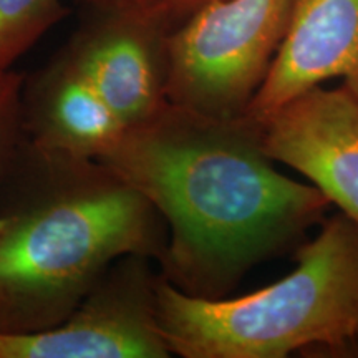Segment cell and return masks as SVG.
Returning a JSON list of instances; mask_svg holds the SVG:
<instances>
[{
  "instance_id": "6da1fadb",
  "label": "cell",
  "mask_w": 358,
  "mask_h": 358,
  "mask_svg": "<svg viewBox=\"0 0 358 358\" xmlns=\"http://www.w3.org/2000/svg\"><path fill=\"white\" fill-rule=\"evenodd\" d=\"M98 161L164 219L159 275L191 297H226L254 266L301 243L330 206L274 166L248 115L216 118L166 101Z\"/></svg>"
},
{
  "instance_id": "7a4b0ae2",
  "label": "cell",
  "mask_w": 358,
  "mask_h": 358,
  "mask_svg": "<svg viewBox=\"0 0 358 358\" xmlns=\"http://www.w3.org/2000/svg\"><path fill=\"white\" fill-rule=\"evenodd\" d=\"M166 243L155 206L110 168L24 138L0 179V334L57 327L111 264L159 261Z\"/></svg>"
},
{
  "instance_id": "3957f363",
  "label": "cell",
  "mask_w": 358,
  "mask_h": 358,
  "mask_svg": "<svg viewBox=\"0 0 358 358\" xmlns=\"http://www.w3.org/2000/svg\"><path fill=\"white\" fill-rule=\"evenodd\" d=\"M159 334L182 358H284L358 340V227L345 214L322 221L284 279L236 299L186 295L159 275Z\"/></svg>"
},
{
  "instance_id": "277c9868",
  "label": "cell",
  "mask_w": 358,
  "mask_h": 358,
  "mask_svg": "<svg viewBox=\"0 0 358 358\" xmlns=\"http://www.w3.org/2000/svg\"><path fill=\"white\" fill-rule=\"evenodd\" d=\"M292 0H213L168 37L166 100L216 118L244 115L287 29Z\"/></svg>"
},
{
  "instance_id": "5b68a950",
  "label": "cell",
  "mask_w": 358,
  "mask_h": 358,
  "mask_svg": "<svg viewBox=\"0 0 358 358\" xmlns=\"http://www.w3.org/2000/svg\"><path fill=\"white\" fill-rule=\"evenodd\" d=\"M145 256L120 257L78 307L52 329L0 334V358H168L159 334V272Z\"/></svg>"
},
{
  "instance_id": "8992f818",
  "label": "cell",
  "mask_w": 358,
  "mask_h": 358,
  "mask_svg": "<svg viewBox=\"0 0 358 358\" xmlns=\"http://www.w3.org/2000/svg\"><path fill=\"white\" fill-rule=\"evenodd\" d=\"M171 30L159 12H87L64 50L129 128L168 101Z\"/></svg>"
},
{
  "instance_id": "52a82bcc",
  "label": "cell",
  "mask_w": 358,
  "mask_h": 358,
  "mask_svg": "<svg viewBox=\"0 0 358 358\" xmlns=\"http://www.w3.org/2000/svg\"><path fill=\"white\" fill-rule=\"evenodd\" d=\"M259 123L268 158L301 173L358 227V101L350 90L320 85Z\"/></svg>"
},
{
  "instance_id": "ba28073f",
  "label": "cell",
  "mask_w": 358,
  "mask_h": 358,
  "mask_svg": "<svg viewBox=\"0 0 358 358\" xmlns=\"http://www.w3.org/2000/svg\"><path fill=\"white\" fill-rule=\"evenodd\" d=\"M358 80V0H292L284 38L244 115L262 122L308 90Z\"/></svg>"
},
{
  "instance_id": "9c48e42d",
  "label": "cell",
  "mask_w": 358,
  "mask_h": 358,
  "mask_svg": "<svg viewBox=\"0 0 358 358\" xmlns=\"http://www.w3.org/2000/svg\"><path fill=\"white\" fill-rule=\"evenodd\" d=\"M20 120L34 146L87 159L105 156L127 129L64 48L24 75Z\"/></svg>"
},
{
  "instance_id": "30bf717a",
  "label": "cell",
  "mask_w": 358,
  "mask_h": 358,
  "mask_svg": "<svg viewBox=\"0 0 358 358\" xmlns=\"http://www.w3.org/2000/svg\"><path fill=\"white\" fill-rule=\"evenodd\" d=\"M69 13L62 0H0V71L12 70Z\"/></svg>"
},
{
  "instance_id": "8fae6325",
  "label": "cell",
  "mask_w": 358,
  "mask_h": 358,
  "mask_svg": "<svg viewBox=\"0 0 358 358\" xmlns=\"http://www.w3.org/2000/svg\"><path fill=\"white\" fill-rule=\"evenodd\" d=\"M24 73L0 71V179L10 168L24 141L20 120V88Z\"/></svg>"
},
{
  "instance_id": "7c38bea8",
  "label": "cell",
  "mask_w": 358,
  "mask_h": 358,
  "mask_svg": "<svg viewBox=\"0 0 358 358\" xmlns=\"http://www.w3.org/2000/svg\"><path fill=\"white\" fill-rule=\"evenodd\" d=\"M85 12H161L164 0H75ZM168 20V19H166Z\"/></svg>"
},
{
  "instance_id": "4fadbf2b",
  "label": "cell",
  "mask_w": 358,
  "mask_h": 358,
  "mask_svg": "<svg viewBox=\"0 0 358 358\" xmlns=\"http://www.w3.org/2000/svg\"><path fill=\"white\" fill-rule=\"evenodd\" d=\"M209 2H213V0H164L161 12L174 29L182 20H186L192 12H196Z\"/></svg>"
},
{
  "instance_id": "5bb4252c",
  "label": "cell",
  "mask_w": 358,
  "mask_h": 358,
  "mask_svg": "<svg viewBox=\"0 0 358 358\" xmlns=\"http://www.w3.org/2000/svg\"><path fill=\"white\" fill-rule=\"evenodd\" d=\"M348 90H350V92L353 93V96L357 98V101H358V80H357V83L353 85V87H347Z\"/></svg>"
}]
</instances>
